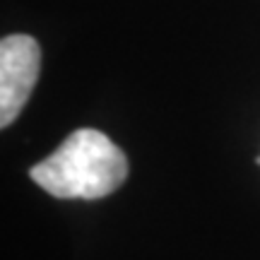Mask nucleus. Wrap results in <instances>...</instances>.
<instances>
[{"instance_id":"obj_3","label":"nucleus","mask_w":260,"mask_h":260,"mask_svg":"<svg viewBox=\"0 0 260 260\" xmlns=\"http://www.w3.org/2000/svg\"><path fill=\"white\" fill-rule=\"evenodd\" d=\"M255 164H260V157H258V159H255Z\"/></svg>"},{"instance_id":"obj_2","label":"nucleus","mask_w":260,"mask_h":260,"mask_svg":"<svg viewBox=\"0 0 260 260\" xmlns=\"http://www.w3.org/2000/svg\"><path fill=\"white\" fill-rule=\"evenodd\" d=\"M41 70V48L29 34H10L0 41V125L15 123L29 102Z\"/></svg>"},{"instance_id":"obj_1","label":"nucleus","mask_w":260,"mask_h":260,"mask_svg":"<svg viewBox=\"0 0 260 260\" xmlns=\"http://www.w3.org/2000/svg\"><path fill=\"white\" fill-rule=\"evenodd\" d=\"M31 181L53 198L99 200L111 195L128 178V159L109 135L80 128L60 147L29 171Z\"/></svg>"}]
</instances>
